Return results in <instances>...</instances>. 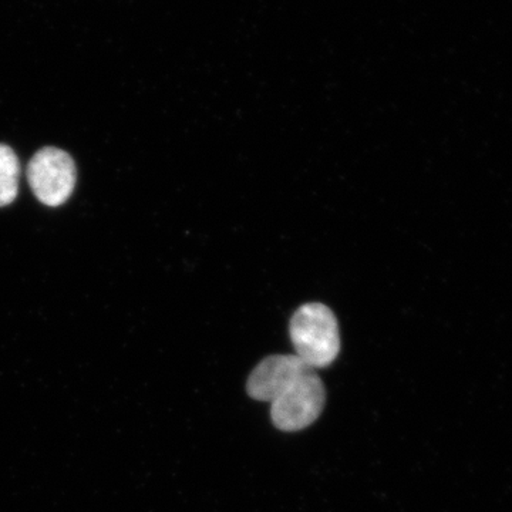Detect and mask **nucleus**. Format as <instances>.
Returning <instances> with one entry per match:
<instances>
[{"label": "nucleus", "instance_id": "obj_3", "mask_svg": "<svg viewBox=\"0 0 512 512\" xmlns=\"http://www.w3.org/2000/svg\"><path fill=\"white\" fill-rule=\"evenodd\" d=\"M325 402V387L312 370L272 402V421L279 430L306 429L319 419Z\"/></svg>", "mask_w": 512, "mask_h": 512}, {"label": "nucleus", "instance_id": "obj_5", "mask_svg": "<svg viewBox=\"0 0 512 512\" xmlns=\"http://www.w3.org/2000/svg\"><path fill=\"white\" fill-rule=\"evenodd\" d=\"M20 163L15 151L0 144V207L12 204L18 197Z\"/></svg>", "mask_w": 512, "mask_h": 512}, {"label": "nucleus", "instance_id": "obj_2", "mask_svg": "<svg viewBox=\"0 0 512 512\" xmlns=\"http://www.w3.org/2000/svg\"><path fill=\"white\" fill-rule=\"evenodd\" d=\"M77 171L73 158L60 148L37 151L28 165V181L37 200L59 207L69 200L76 187Z\"/></svg>", "mask_w": 512, "mask_h": 512}, {"label": "nucleus", "instance_id": "obj_4", "mask_svg": "<svg viewBox=\"0 0 512 512\" xmlns=\"http://www.w3.org/2000/svg\"><path fill=\"white\" fill-rule=\"evenodd\" d=\"M312 370L296 355L266 357L249 376L248 394L252 399L272 403Z\"/></svg>", "mask_w": 512, "mask_h": 512}, {"label": "nucleus", "instance_id": "obj_1", "mask_svg": "<svg viewBox=\"0 0 512 512\" xmlns=\"http://www.w3.org/2000/svg\"><path fill=\"white\" fill-rule=\"evenodd\" d=\"M289 333L296 356L313 370L329 366L339 355L338 320L322 303L301 306L292 316Z\"/></svg>", "mask_w": 512, "mask_h": 512}]
</instances>
